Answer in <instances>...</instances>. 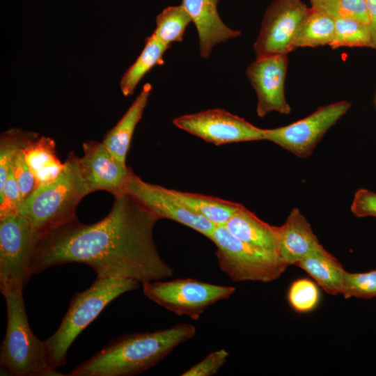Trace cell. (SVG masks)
<instances>
[{"label": "cell", "instance_id": "obj_1", "mask_svg": "<svg viewBox=\"0 0 376 376\" xmlns=\"http://www.w3.org/2000/svg\"><path fill=\"white\" fill-rule=\"evenodd\" d=\"M109 212L86 224L77 217L42 235L31 260V274L66 263L87 265L97 277L129 279L139 283L173 277L153 238L159 220L126 194L113 196Z\"/></svg>", "mask_w": 376, "mask_h": 376}, {"label": "cell", "instance_id": "obj_2", "mask_svg": "<svg viewBox=\"0 0 376 376\" xmlns=\"http://www.w3.org/2000/svg\"><path fill=\"white\" fill-rule=\"evenodd\" d=\"M196 334L194 325L182 322L152 332L123 335L112 340L67 375H136L155 366Z\"/></svg>", "mask_w": 376, "mask_h": 376}, {"label": "cell", "instance_id": "obj_3", "mask_svg": "<svg viewBox=\"0 0 376 376\" xmlns=\"http://www.w3.org/2000/svg\"><path fill=\"white\" fill-rule=\"evenodd\" d=\"M136 281L112 277H97L86 290L77 292L56 331L45 340L47 361L54 370L66 363V354L72 343L116 298L139 288Z\"/></svg>", "mask_w": 376, "mask_h": 376}, {"label": "cell", "instance_id": "obj_4", "mask_svg": "<svg viewBox=\"0 0 376 376\" xmlns=\"http://www.w3.org/2000/svg\"><path fill=\"white\" fill-rule=\"evenodd\" d=\"M90 193L80 173L78 157L70 152L58 177L36 189L24 201L19 214L41 236L76 217L79 203Z\"/></svg>", "mask_w": 376, "mask_h": 376}, {"label": "cell", "instance_id": "obj_5", "mask_svg": "<svg viewBox=\"0 0 376 376\" xmlns=\"http://www.w3.org/2000/svg\"><path fill=\"white\" fill-rule=\"evenodd\" d=\"M22 292L18 288L3 295L7 325L0 350L1 369L13 376L63 375L47 363L45 340L29 326Z\"/></svg>", "mask_w": 376, "mask_h": 376}, {"label": "cell", "instance_id": "obj_6", "mask_svg": "<svg viewBox=\"0 0 376 376\" xmlns=\"http://www.w3.org/2000/svg\"><path fill=\"white\" fill-rule=\"evenodd\" d=\"M210 240L220 269L235 282H270L288 267L276 253L240 240L224 226H215Z\"/></svg>", "mask_w": 376, "mask_h": 376}, {"label": "cell", "instance_id": "obj_7", "mask_svg": "<svg viewBox=\"0 0 376 376\" xmlns=\"http://www.w3.org/2000/svg\"><path fill=\"white\" fill-rule=\"evenodd\" d=\"M40 235L19 213L0 217V290L23 288L31 277V260Z\"/></svg>", "mask_w": 376, "mask_h": 376}, {"label": "cell", "instance_id": "obj_8", "mask_svg": "<svg viewBox=\"0 0 376 376\" xmlns=\"http://www.w3.org/2000/svg\"><path fill=\"white\" fill-rule=\"evenodd\" d=\"M144 295L167 311L197 320L211 305L229 298L233 286L217 285L192 278L155 281L142 284Z\"/></svg>", "mask_w": 376, "mask_h": 376}, {"label": "cell", "instance_id": "obj_9", "mask_svg": "<svg viewBox=\"0 0 376 376\" xmlns=\"http://www.w3.org/2000/svg\"><path fill=\"white\" fill-rule=\"evenodd\" d=\"M350 107L351 103L346 100L320 107L309 116L291 124L266 129L265 140L299 157H307L325 133Z\"/></svg>", "mask_w": 376, "mask_h": 376}, {"label": "cell", "instance_id": "obj_10", "mask_svg": "<svg viewBox=\"0 0 376 376\" xmlns=\"http://www.w3.org/2000/svg\"><path fill=\"white\" fill-rule=\"evenodd\" d=\"M178 128L207 143L220 146L242 141L265 140L266 129L222 109H213L178 116L173 120Z\"/></svg>", "mask_w": 376, "mask_h": 376}, {"label": "cell", "instance_id": "obj_11", "mask_svg": "<svg viewBox=\"0 0 376 376\" xmlns=\"http://www.w3.org/2000/svg\"><path fill=\"white\" fill-rule=\"evenodd\" d=\"M158 219H167L186 226L210 239L215 226L188 209L171 189L145 182L131 169L123 189Z\"/></svg>", "mask_w": 376, "mask_h": 376}, {"label": "cell", "instance_id": "obj_12", "mask_svg": "<svg viewBox=\"0 0 376 376\" xmlns=\"http://www.w3.org/2000/svg\"><path fill=\"white\" fill-rule=\"evenodd\" d=\"M308 8L301 0H274L267 7L253 48L256 58L288 54Z\"/></svg>", "mask_w": 376, "mask_h": 376}, {"label": "cell", "instance_id": "obj_13", "mask_svg": "<svg viewBox=\"0 0 376 376\" xmlns=\"http://www.w3.org/2000/svg\"><path fill=\"white\" fill-rule=\"evenodd\" d=\"M288 65L287 55L277 54L256 58L247 68L246 75L257 95L259 117L272 111L285 115L290 113L285 97Z\"/></svg>", "mask_w": 376, "mask_h": 376}, {"label": "cell", "instance_id": "obj_14", "mask_svg": "<svg viewBox=\"0 0 376 376\" xmlns=\"http://www.w3.org/2000/svg\"><path fill=\"white\" fill-rule=\"evenodd\" d=\"M82 147L84 155L78 157L79 167L90 192L104 190L113 196L124 194L131 168L120 163L102 141H88Z\"/></svg>", "mask_w": 376, "mask_h": 376}, {"label": "cell", "instance_id": "obj_15", "mask_svg": "<svg viewBox=\"0 0 376 376\" xmlns=\"http://www.w3.org/2000/svg\"><path fill=\"white\" fill-rule=\"evenodd\" d=\"M219 0H182L184 6L196 26L201 56L207 59L213 47L240 36L241 32L228 27L220 17Z\"/></svg>", "mask_w": 376, "mask_h": 376}, {"label": "cell", "instance_id": "obj_16", "mask_svg": "<svg viewBox=\"0 0 376 376\" xmlns=\"http://www.w3.org/2000/svg\"><path fill=\"white\" fill-rule=\"evenodd\" d=\"M317 236L305 217L293 208L281 226L278 255L288 266L311 253L319 244Z\"/></svg>", "mask_w": 376, "mask_h": 376}, {"label": "cell", "instance_id": "obj_17", "mask_svg": "<svg viewBox=\"0 0 376 376\" xmlns=\"http://www.w3.org/2000/svg\"><path fill=\"white\" fill-rule=\"evenodd\" d=\"M235 237L253 246L278 254L281 226H271L244 206L224 225Z\"/></svg>", "mask_w": 376, "mask_h": 376}, {"label": "cell", "instance_id": "obj_18", "mask_svg": "<svg viewBox=\"0 0 376 376\" xmlns=\"http://www.w3.org/2000/svg\"><path fill=\"white\" fill-rule=\"evenodd\" d=\"M151 90L150 84H144L131 106L116 125L105 134L102 140L112 155L123 165H126L127 154L132 136L143 116Z\"/></svg>", "mask_w": 376, "mask_h": 376}, {"label": "cell", "instance_id": "obj_19", "mask_svg": "<svg viewBox=\"0 0 376 376\" xmlns=\"http://www.w3.org/2000/svg\"><path fill=\"white\" fill-rule=\"evenodd\" d=\"M295 265L307 272L327 293H342L345 270L340 263L320 244Z\"/></svg>", "mask_w": 376, "mask_h": 376}, {"label": "cell", "instance_id": "obj_20", "mask_svg": "<svg viewBox=\"0 0 376 376\" xmlns=\"http://www.w3.org/2000/svg\"><path fill=\"white\" fill-rule=\"evenodd\" d=\"M23 150L36 179V189L53 182L64 168V163L57 157L55 141L50 137L38 136Z\"/></svg>", "mask_w": 376, "mask_h": 376}, {"label": "cell", "instance_id": "obj_21", "mask_svg": "<svg viewBox=\"0 0 376 376\" xmlns=\"http://www.w3.org/2000/svg\"><path fill=\"white\" fill-rule=\"evenodd\" d=\"M172 193L191 212L214 226H224L244 205L235 202L200 194L171 189Z\"/></svg>", "mask_w": 376, "mask_h": 376}, {"label": "cell", "instance_id": "obj_22", "mask_svg": "<svg viewBox=\"0 0 376 376\" xmlns=\"http://www.w3.org/2000/svg\"><path fill=\"white\" fill-rule=\"evenodd\" d=\"M335 19L324 10L308 8L297 31L292 49L329 45L334 31Z\"/></svg>", "mask_w": 376, "mask_h": 376}, {"label": "cell", "instance_id": "obj_23", "mask_svg": "<svg viewBox=\"0 0 376 376\" xmlns=\"http://www.w3.org/2000/svg\"><path fill=\"white\" fill-rule=\"evenodd\" d=\"M153 34L147 37L145 46L136 61L126 70L120 81V88L125 96L132 95L143 77L155 65L164 63L163 56L169 48Z\"/></svg>", "mask_w": 376, "mask_h": 376}, {"label": "cell", "instance_id": "obj_24", "mask_svg": "<svg viewBox=\"0 0 376 376\" xmlns=\"http://www.w3.org/2000/svg\"><path fill=\"white\" fill-rule=\"evenodd\" d=\"M191 22L190 15L182 4L170 6L157 15L152 34L163 44L170 47L173 42L182 41L185 29Z\"/></svg>", "mask_w": 376, "mask_h": 376}, {"label": "cell", "instance_id": "obj_25", "mask_svg": "<svg viewBox=\"0 0 376 376\" xmlns=\"http://www.w3.org/2000/svg\"><path fill=\"white\" fill-rule=\"evenodd\" d=\"M332 49L347 47H371L369 24L352 18L335 19V28L329 45Z\"/></svg>", "mask_w": 376, "mask_h": 376}, {"label": "cell", "instance_id": "obj_26", "mask_svg": "<svg viewBox=\"0 0 376 376\" xmlns=\"http://www.w3.org/2000/svg\"><path fill=\"white\" fill-rule=\"evenodd\" d=\"M39 134L11 128L1 133L0 137V188L5 183L13 158L22 149L37 139Z\"/></svg>", "mask_w": 376, "mask_h": 376}, {"label": "cell", "instance_id": "obj_27", "mask_svg": "<svg viewBox=\"0 0 376 376\" xmlns=\"http://www.w3.org/2000/svg\"><path fill=\"white\" fill-rule=\"evenodd\" d=\"M313 7L326 12L334 19L352 18L369 24L364 0H310Z\"/></svg>", "mask_w": 376, "mask_h": 376}, {"label": "cell", "instance_id": "obj_28", "mask_svg": "<svg viewBox=\"0 0 376 376\" xmlns=\"http://www.w3.org/2000/svg\"><path fill=\"white\" fill-rule=\"evenodd\" d=\"M288 298L290 306L295 311L308 313L318 306L320 291L312 281L299 279L290 285Z\"/></svg>", "mask_w": 376, "mask_h": 376}, {"label": "cell", "instance_id": "obj_29", "mask_svg": "<svg viewBox=\"0 0 376 376\" xmlns=\"http://www.w3.org/2000/svg\"><path fill=\"white\" fill-rule=\"evenodd\" d=\"M341 295L345 299L376 297V269L363 273L345 271Z\"/></svg>", "mask_w": 376, "mask_h": 376}, {"label": "cell", "instance_id": "obj_30", "mask_svg": "<svg viewBox=\"0 0 376 376\" xmlns=\"http://www.w3.org/2000/svg\"><path fill=\"white\" fill-rule=\"evenodd\" d=\"M23 199L16 182L10 169L8 178L0 188V217L14 213H19Z\"/></svg>", "mask_w": 376, "mask_h": 376}, {"label": "cell", "instance_id": "obj_31", "mask_svg": "<svg viewBox=\"0 0 376 376\" xmlns=\"http://www.w3.org/2000/svg\"><path fill=\"white\" fill-rule=\"evenodd\" d=\"M10 169L18 185L24 202L36 189V179L26 163L23 149L13 158Z\"/></svg>", "mask_w": 376, "mask_h": 376}, {"label": "cell", "instance_id": "obj_32", "mask_svg": "<svg viewBox=\"0 0 376 376\" xmlns=\"http://www.w3.org/2000/svg\"><path fill=\"white\" fill-rule=\"evenodd\" d=\"M228 352L221 349L208 354L203 360L198 362L182 373V376H212L226 363Z\"/></svg>", "mask_w": 376, "mask_h": 376}, {"label": "cell", "instance_id": "obj_33", "mask_svg": "<svg viewBox=\"0 0 376 376\" xmlns=\"http://www.w3.org/2000/svg\"><path fill=\"white\" fill-rule=\"evenodd\" d=\"M350 210L357 217H376V193L366 189H358Z\"/></svg>", "mask_w": 376, "mask_h": 376}, {"label": "cell", "instance_id": "obj_34", "mask_svg": "<svg viewBox=\"0 0 376 376\" xmlns=\"http://www.w3.org/2000/svg\"><path fill=\"white\" fill-rule=\"evenodd\" d=\"M368 14L371 34V48L376 49V0H364Z\"/></svg>", "mask_w": 376, "mask_h": 376}]
</instances>
